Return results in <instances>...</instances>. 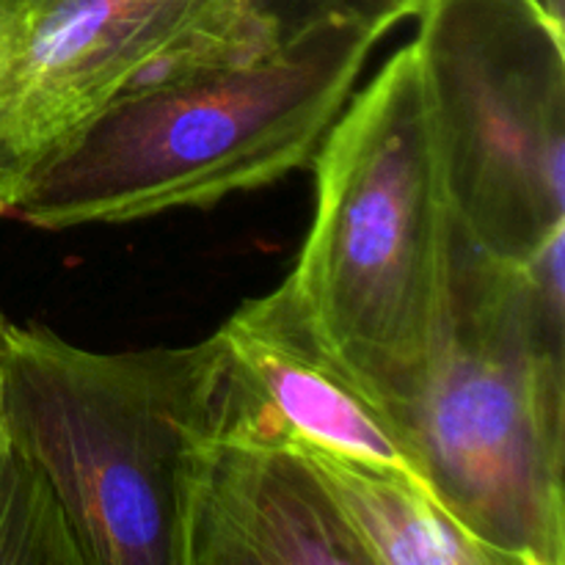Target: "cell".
Instances as JSON below:
<instances>
[{
  "label": "cell",
  "mask_w": 565,
  "mask_h": 565,
  "mask_svg": "<svg viewBox=\"0 0 565 565\" xmlns=\"http://www.w3.org/2000/svg\"><path fill=\"white\" fill-rule=\"evenodd\" d=\"M243 17L265 50L281 47L315 28L362 25L390 33L406 17H417L428 0H237Z\"/></svg>",
  "instance_id": "cell-11"
},
{
  "label": "cell",
  "mask_w": 565,
  "mask_h": 565,
  "mask_svg": "<svg viewBox=\"0 0 565 565\" xmlns=\"http://www.w3.org/2000/svg\"><path fill=\"white\" fill-rule=\"evenodd\" d=\"M180 565H367L290 436L210 430L180 483Z\"/></svg>",
  "instance_id": "cell-7"
},
{
  "label": "cell",
  "mask_w": 565,
  "mask_h": 565,
  "mask_svg": "<svg viewBox=\"0 0 565 565\" xmlns=\"http://www.w3.org/2000/svg\"><path fill=\"white\" fill-rule=\"evenodd\" d=\"M215 334L230 373L279 434L425 486L401 425L315 340L281 287L243 303Z\"/></svg>",
  "instance_id": "cell-8"
},
{
  "label": "cell",
  "mask_w": 565,
  "mask_h": 565,
  "mask_svg": "<svg viewBox=\"0 0 565 565\" xmlns=\"http://www.w3.org/2000/svg\"><path fill=\"white\" fill-rule=\"evenodd\" d=\"M0 215H3V210H0Z\"/></svg>",
  "instance_id": "cell-13"
},
{
  "label": "cell",
  "mask_w": 565,
  "mask_h": 565,
  "mask_svg": "<svg viewBox=\"0 0 565 565\" xmlns=\"http://www.w3.org/2000/svg\"><path fill=\"white\" fill-rule=\"evenodd\" d=\"M221 31H252L237 0H0L3 215L31 171L160 50Z\"/></svg>",
  "instance_id": "cell-6"
},
{
  "label": "cell",
  "mask_w": 565,
  "mask_h": 565,
  "mask_svg": "<svg viewBox=\"0 0 565 565\" xmlns=\"http://www.w3.org/2000/svg\"><path fill=\"white\" fill-rule=\"evenodd\" d=\"M563 243L516 265L450 226L445 334L408 417L428 491L505 565L565 563Z\"/></svg>",
  "instance_id": "cell-2"
},
{
  "label": "cell",
  "mask_w": 565,
  "mask_h": 565,
  "mask_svg": "<svg viewBox=\"0 0 565 565\" xmlns=\"http://www.w3.org/2000/svg\"><path fill=\"white\" fill-rule=\"evenodd\" d=\"M6 441V430H3V419H0V447H3Z\"/></svg>",
  "instance_id": "cell-12"
},
{
  "label": "cell",
  "mask_w": 565,
  "mask_h": 565,
  "mask_svg": "<svg viewBox=\"0 0 565 565\" xmlns=\"http://www.w3.org/2000/svg\"><path fill=\"white\" fill-rule=\"evenodd\" d=\"M218 334L94 353L0 318V419L53 483L86 565H180V483L215 425Z\"/></svg>",
  "instance_id": "cell-4"
},
{
  "label": "cell",
  "mask_w": 565,
  "mask_h": 565,
  "mask_svg": "<svg viewBox=\"0 0 565 565\" xmlns=\"http://www.w3.org/2000/svg\"><path fill=\"white\" fill-rule=\"evenodd\" d=\"M309 166L312 226L279 287L408 439L445 334L452 226L417 44L348 97Z\"/></svg>",
  "instance_id": "cell-1"
},
{
  "label": "cell",
  "mask_w": 565,
  "mask_h": 565,
  "mask_svg": "<svg viewBox=\"0 0 565 565\" xmlns=\"http://www.w3.org/2000/svg\"><path fill=\"white\" fill-rule=\"evenodd\" d=\"M296 441L367 565H505L408 475Z\"/></svg>",
  "instance_id": "cell-9"
},
{
  "label": "cell",
  "mask_w": 565,
  "mask_h": 565,
  "mask_svg": "<svg viewBox=\"0 0 565 565\" xmlns=\"http://www.w3.org/2000/svg\"><path fill=\"white\" fill-rule=\"evenodd\" d=\"M384 33L326 25L248 58L116 97L22 182L36 230L204 210L312 163Z\"/></svg>",
  "instance_id": "cell-3"
},
{
  "label": "cell",
  "mask_w": 565,
  "mask_h": 565,
  "mask_svg": "<svg viewBox=\"0 0 565 565\" xmlns=\"http://www.w3.org/2000/svg\"><path fill=\"white\" fill-rule=\"evenodd\" d=\"M0 565H86L53 483L9 436L0 447Z\"/></svg>",
  "instance_id": "cell-10"
},
{
  "label": "cell",
  "mask_w": 565,
  "mask_h": 565,
  "mask_svg": "<svg viewBox=\"0 0 565 565\" xmlns=\"http://www.w3.org/2000/svg\"><path fill=\"white\" fill-rule=\"evenodd\" d=\"M414 39L447 207L524 263L565 230V44L539 0H428Z\"/></svg>",
  "instance_id": "cell-5"
}]
</instances>
